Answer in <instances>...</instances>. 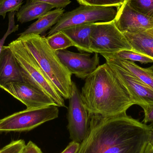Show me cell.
Wrapping results in <instances>:
<instances>
[{
	"mask_svg": "<svg viewBox=\"0 0 153 153\" xmlns=\"http://www.w3.org/2000/svg\"><path fill=\"white\" fill-rule=\"evenodd\" d=\"M58 107L51 106L15 112L0 119V132L30 131L45 122L58 117Z\"/></svg>",
	"mask_w": 153,
	"mask_h": 153,
	"instance_id": "cell-6",
	"label": "cell"
},
{
	"mask_svg": "<svg viewBox=\"0 0 153 153\" xmlns=\"http://www.w3.org/2000/svg\"><path fill=\"white\" fill-rule=\"evenodd\" d=\"M16 13V12H13L9 13L8 14L9 24H8V30L3 37L0 39V53L1 52L5 39H7V37L11 33L15 32L19 29V26L18 25H15V21H14V16Z\"/></svg>",
	"mask_w": 153,
	"mask_h": 153,
	"instance_id": "cell-24",
	"label": "cell"
},
{
	"mask_svg": "<svg viewBox=\"0 0 153 153\" xmlns=\"http://www.w3.org/2000/svg\"><path fill=\"white\" fill-rule=\"evenodd\" d=\"M34 57L46 75L65 99L71 95L72 74L63 65L56 51L48 45L46 38L40 35H24L18 38Z\"/></svg>",
	"mask_w": 153,
	"mask_h": 153,
	"instance_id": "cell-3",
	"label": "cell"
},
{
	"mask_svg": "<svg viewBox=\"0 0 153 153\" xmlns=\"http://www.w3.org/2000/svg\"><path fill=\"white\" fill-rule=\"evenodd\" d=\"M132 50L153 60V28L143 32L123 33Z\"/></svg>",
	"mask_w": 153,
	"mask_h": 153,
	"instance_id": "cell-17",
	"label": "cell"
},
{
	"mask_svg": "<svg viewBox=\"0 0 153 153\" xmlns=\"http://www.w3.org/2000/svg\"><path fill=\"white\" fill-rule=\"evenodd\" d=\"M8 46L17 60L24 83L48 95L57 107H66L64 98L21 41L18 38Z\"/></svg>",
	"mask_w": 153,
	"mask_h": 153,
	"instance_id": "cell-4",
	"label": "cell"
},
{
	"mask_svg": "<svg viewBox=\"0 0 153 153\" xmlns=\"http://www.w3.org/2000/svg\"><path fill=\"white\" fill-rule=\"evenodd\" d=\"M56 52L68 71L82 80L86 79L99 66L100 58L97 53L91 56L89 54L74 53L66 49Z\"/></svg>",
	"mask_w": 153,
	"mask_h": 153,
	"instance_id": "cell-9",
	"label": "cell"
},
{
	"mask_svg": "<svg viewBox=\"0 0 153 153\" xmlns=\"http://www.w3.org/2000/svg\"><path fill=\"white\" fill-rule=\"evenodd\" d=\"M68 107L67 128L72 141L81 144L86 138L89 129V115L81 97V92L73 82Z\"/></svg>",
	"mask_w": 153,
	"mask_h": 153,
	"instance_id": "cell-8",
	"label": "cell"
},
{
	"mask_svg": "<svg viewBox=\"0 0 153 153\" xmlns=\"http://www.w3.org/2000/svg\"><path fill=\"white\" fill-rule=\"evenodd\" d=\"M117 10L114 21L122 33H139L153 28V18L134 10L126 2Z\"/></svg>",
	"mask_w": 153,
	"mask_h": 153,
	"instance_id": "cell-11",
	"label": "cell"
},
{
	"mask_svg": "<svg viewBox=\"0 0 153 153\" xmlns=\"http://www.w3.org/2000/svg\"><path fill=\"white\" fill-rule=\"evenodd\" d=\"M90 49L92 53L115 54L122 50H132V48L113 20L94 22Z\"/></svg>",
	"mask_w": 153,
	"mask_h": 153,
	"instance_id": "cell-5",
	"label": "cell"
},
{
	"mask_svg": "<svg viewBox=\"0 0 153 153\" xmlns=\"http://www.w3.org/2000/svg\"><path fill=\"white\" fill-rule=\"evenodd\" d=\"M143 109L145 117L144 119V124H149V126L152 127L153 129V104L150 105H143L141 106Z\"/></svg>",
	"mask_w": 153,
	"mask_h": 153,
	"instance_id": "cell-26",
	"label": "cell"
},
{
	"mask_svg": "<svg viewBox=\"0 0 153 153\" xmlns=\"http://www.w3.org/2000/svg\"><path fill=\"white\" fill-rule=\"evenodd\" d=\"M125 2L134 10L153 18V0H126Z\"/></svg>",
	"mask_w": 153,
	"mask_h": 153,
	"instance_id": "cell-20",
	"label": "cell"
},
{
	"mask_svg": "<svg viewBox=\"0 0 153 153\" xmlns=\"http://www.w3.org/2000/svg\"><path fill=\"white\" fill-rule=\"evenodd\" d=\"M54 8L49 4L27 0L16 13L17 20L20 23H24L39 19Z\"/></svg>",
	"mask_w": 153,
	"mask_h": 153,
	"instance_id": "cell-16",
	"label": "cell"
},
{
	"mask_svg": "<svg viewBox=\"0 0 153 153\" xmlns=\"http://www.w3.org/2000/svg\"><path fill=\"white\" fill-rule=\"evenodd\" d=\"M65 10L62 8H56L55 10L48 12L38 19L37 21L30 25L19 36L35 35H40L45 33L48 29H51L59 21L63 14Z\"/></svg>",
	"mask_w": 153,
	"mask_h": 153,
	"instance_id": "cell-18",
	"label": "cell"
},
{
	"mask_svg": "<svg viewBox=\"0 0 153 153\" xmlns=\"http://www.w3.org/2000/svg\"><path fill=\"white\" fill-rule=\"evenodd\" d=\"M24 83L17 60L9 46L0 53V89L11 83Z\"/></svg>",
	"mask_w": 153,
	"mask_h": 153,
	"instance_id": "cell-13",
	"label": "cell"
},
{
	"mask_svg": "<svg viewBox=\"0 0 153 153\" xmlns=\"http://www.w3.org/2000/svg\"><path fill=\"white\" fill-rule=\"evenodd\" d=\"M117 7L82 5L64 13L57 23L51 28L48 36L65 28L96 22H109L115 19Z\"/></svg>",
	"mask_w": 153,
	"mask_h": 153,
	"instance_id": "cell-7",
	"label": "cell"
},
{
	"mask_svg": "<svg viewBox=\"0 0 153 153\" xmlns=\"http://www.w3.org/2000/svg\"><path fill=\"white\" fill-rule=\"evenodd\" d=\"M81 97L89 114L114 117L136 104L130 93L107 63L85 79Z\"/></svg>",
	"mask_w": 153,
	"mask_h": 153,
	"instance_id": "cell-2",
	"label": "cell"
},
{
	"mask_svg": "<svg viewBox=\"0 0 153 153\" xmlns=\"http://www.w3.org/2000/svg\"><path fill=\"white\" fill-rule=\"evenodd\" d=\"M144 153H153V146L150 144L148 143Z\"/></svg>",
	"mask_w": 153,
	"mask_h": 153,
	"instance_id": "cell-30",
	"label": "cell"
},
{
	"mask_svg": "<svg viewBox=\"0 0 153 153\" xmlns=\"http://www.w3.org/2000/svg\"><path fill=\"white\" fill-rule=\"evenodd\" d=\"M94 23L75 25L61 30L73 43L78 51L92 53L91 37Z\"/></svg>",
	"mask_w": 153,
	"mask_h": 153,
	"instance_id": "cell-15",
	"label": "cell"
},
{
	"mask_svg": "<svg viewBox=\"0 0 153 153\" xmlns=\"http://www.w3.org/2000/svg\"><path fill=\"white\" fill-rule=\"evenodd\" d=\"M107 63L128 90L136 105L141 107L153 104V89L152 87L119 66Z\"/></svg>",
	"mask_w": 153,
	"mask_h": 153,
	"instance_id": "cell-12",
	"label": "cell"
},
{
	"mask_svg": "<svg viewBox=\"0 0 153 153\" xmlns=\"http://www.w3.org/2000/svg\"><path fill=\"white\" fill-rule=\"evenodd\" d=\"M148 143L150 144L152 146H153V129L152 130V132H151V135H150V137H149Z\"/></svg>",
	"mask_w": 153,
	"mask_h": 153,
	"instance_id": "cell-31",
	"label": "cell"
},
{
	"mask_svg": "<svg viewBox=\"0 0 153 153\" xmlns=\"http://www.w3.org/2000/svg\"><path fill=\"white\" fill-rule=\"evenodd\" d=\"M46 39L48 45L55 51L65 50L68 48L74 46L71 40L62 30L48 36Z\"/></svg>",
	"mask_w": 153,
	"mask_h": 153,
	"instance_id": "cell-19",
	"label": "cell"
},
{
	"mask_svg": "<svg viewBox=\"0 0 153 153\" xmlns=\"http://www.w3.org/2000/svg\"><path fill=\"white\" fill-rule=\"evenodd\" d=\"M106 62L122 68L153 89V66L144 68L132 61L120 59L113 54H101Z\"/></svg>",
	"mask_w": 153,
	"mask_h": 153,
	"instance_id": "cell-14",
	"label": "cell"
},
{
	"mask_svg": "<svg viewBox=\"0 0 153 153\" xmlns=\"http://www.w3.org/2000/svg\"><path fill=\"white\" fill-rule=\"evenodd\" d=\"M21 153H43L41 149L34 143L29 141Z\"/></svg>",
	"mask_w": 153,
	"mask_h": 153,
	"instance_id": "cell-28",
	"label": "cell"
},
{
	"mask_svg": "<svg viewBox=\"0 0 153 153\" xmlns=\"http://www.w3.org/2000/svg\"><path fill=\"white\" fill-rule=\"evenodd\" d=\"M24 0H0V16L5 18L8 12H18Z\"/></svg>",
	"mask_w": 153,
	"mask_h": 153,
	"instance_id": "cell-22",
	"label": "cell"
},
{
	"mask_svg": "<svg viewBox=\"0 0 153 153\" xmlns=\"http://www.w3.org/2000/svg\"><path fill=\"white\" fill-rule=\"evenodd\" d=\"M113 55L120 59L128 60L133 62H138L143 64L153 63V60L152 58L133 50H122Z\"/></svg>",
	"mask_w": 153,
	"mask_h": 153,
	"instance_id": "cell-21",
	"label": "cell"
},
{
	"mask_svg": "<svg viewBox=\"0 0 153 153\" xmlns=\"http://www.w3.org/2000/svg\"><path fill=\"white\" fill-rule=\"evenodd\" d=\"M2 89L21 102L26 105L27 109L57 106L48 95L25 83H11L5 85Z\"/></svg>",
	"mask_w": 153,
	"mask_h": 153,
	"instance_id": "cell-10",
	"label": "cell"
},
{
	"mask_svg": "<svg viewBox=\"0 0 153 153\" xmlns=\"http://www.w3.org/2000/svg\"><path fill=\"white\" fill-rule=\"evenodd\" d=\"M89 115L88 134L78 153H144L153 128L127 115Z\"/></svg>",
	"mask_w": 153,
	"mask_h": 153,
	"instance_id": "cell-1",
	"label": "cell"
},
{
	"mask_svg": "<svg viewBox=\"0 0 153 153\" xmlns=\"http://www.w3.org/2000/svg\"><path fill=\"white\" fill-rule=\"evenodd\" d=\"M81 5L118 7L126 0H76Z\"/></svg>",
	"mask_w": 153,
	"mask_h": 153,
	"instance_id": "cell-23",
	"label": "cell"
},
{
	"mask_svg": "<svg viewBox=\"0 0 153 153\" xmlns=\"http://www.w3.org/2000/svg\"><path fill=\"white\" fill-rule=\"evenodd\" d=\"M26 145L22 139L13 141L1 149L0 153H21Z\"/></svg>",
	"mask_w": 153,
	"mask_h": 153,
	"instance_id": "cell-25",
	"label": "cell"
},
{
	"mask_svg": "<svg viewBox=\"0 0 153 153\" xmlns=\"http://www.w3.org/2000/svg\"><path fill=\"white\" fill-rule=\"evenodd\" d=\"M80 144L74 141H72L61 153H78L80 149Z\"/></svg>",
	"mask_w": 153,
	"mask_h": 153,
	"instance_id": "cell-29",
	"label": "cell"
},
{
	"mask_svg": "<svg viewBox=\"0 0 153 153\" xmlns=\"http://www.w3.org/2000/svg\"><path fill=\"white\" fill-rule=\"evenodd\" d=\"M46 3L53 5L56 8H62L65 7L70 4L71 3L70 0H31Z\"/></svg>",
	"mask_w": 153,
	"mask_h": 153,
	"instance_id": "cell-27",
	"label": "cell"
}]
</instances>
